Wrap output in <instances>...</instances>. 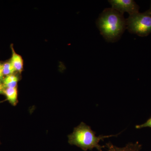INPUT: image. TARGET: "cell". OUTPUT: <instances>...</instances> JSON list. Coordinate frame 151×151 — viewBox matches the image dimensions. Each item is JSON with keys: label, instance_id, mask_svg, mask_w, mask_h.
Wrapping results in <instances>:
<instances>
[{"label": "cell", "instance_id": "8fae6325", "mask_svg": "<svg viewBox=\"0 0 151 151\" xmlns=\"http://www.w3.org/2000/svg\"><path fill=\"white\" fill-rule=\"evenodd\" d=\"M4 78L3 72V64H0V84H3Z\"/></svg>", "mask_w": 151, "mask_h": 151}, {"label": "cell", "instance_id": "4fadbf2b", "mask_svg": "<svg viewBox=\"0 0 151 151\" xmlns=\"http://www.w3.org/2000/svg\"><path fill=\"white\" fill-rule=\"evenodd\" d=\"M5 101V100H4V101H1V102H0V103H3V102H4Z\"/></svg>", "mask_w": 151, "mask_h": 151}, {"label": "cell", "instance_id": "ba28073f", "mask_svg": "<svg viewBox=\"0 0 151 151\" xmlns=\"http://www.w3.org/2000/svg\"><path fill=\"white\" fill-rule=\"evenodd\" d=\"M19 78L16 75H12L6 76L3 80V84L5 88L17 87Z\"/></svg>", "mask_w": 151, "mask_h": 151}, {"label": "cell", "instance_id": "9c48e42d", "mask_svg": "<svg viewBox=\"0 0 151 151\" xmlns=\"http://www.w3.org/2000/svg\"><path fill=\"white\" fill-rule=\"evenodd\" d=\"M16 70L13 65L9 62H6L3 64V72L4 76L12 75L15 72Z\"/></svg>", "mask_w": 151, "mask_h": 151}, {"label": "cell", "instance_id": "7c38bea8", "mask_svg": "<svg viewBox=\"0 0 151 151\" xmlns=\"http://www.w3.org/2000/svg\"><path fill=\"white\" fill-rule=\"evenodd\" d=\"M5 88L3 84H0V94H4Z\"/></svg>", "mask_w": 151, "mask_h": 151}, {"label": "cell", "instance_id": "7a4b0ae2", "mask_svg": "<svg viewBox=\"0 0 151 151\" xmlns=\"http://www.w3.org/2000/svg\"><path fill=\"white\" fill-rule=\"evenodd\" d=\"M95 134V132L90 127L81 122L74 128L73 132L68 135V142L70 145L77 146L84 151L92 150L94 148L97 149L99 151H102L103 148H105V146L100 145V141H103L106 138L117 137L120 133L116 135L98 137L96 136Z\"/></svg>", "mask_w": 151, "mask_h": 151}, {"label": "cell", "instance_id": "8992f818", "mask_svg": "<svg viewBox=\"0 0 151 151\" xmlns=\"http://www.w3.org/2000/svg\"><path fill=\"white\" fill-rule=\"evenodd\" d=\"M12 50V56L10 62L13 65L16 71L22 72L23 68V60L22 56L18 54L14 50L13 47H11Z\"/></svg>", "mask_w": 151, "mask_h": 151}, {"label": "cell", "instance_id": "30bf717a", "mask_svg": "<svg viewBox=\"0 0 151 151\" xmlns=\"http://www.w3.org/2000/svg\"><path fill=\"white\" fill-rule=\"evenodd\" d=\"M147 127L151 128V117L144 124L137 125L136 126V128L137 129H141Z\"/></svg>", "mask_w": 151, "mask_h": 151}, {"label": "cell", "instance_id": "5b68a950", "mask_svg": "<svg viewBox=\"0 0 151 151\" xmlns=\"http://www.w3.org/2000/svg\"><path fill=\"white\" fill-rule=\"evenodd\" d=\"M105 147L107 148V150L104 151H140L142 148V145L137 142L135 143H129L125 147H119L109 142L106 143Z\"/></svg>", "mask_w": 151, "mask_h": 151}, {"label": "cell", "instance_id": "9a60e30c", "mask_svg": "<svg viewBox=\"0 0 151 151\" xmlns=\"http://www.w3.org/2000/svg\"><path fill=\"white\" fill-rule=\"evenodd\" d=\"M1 142H0V145H1Z\"/></svg>", "mask_w": 151, "mask_h": 151}, {"label": "cell", "instance_id": "277c9868", "mask_svg": "<svg viewBox=\"0 0 151 151\" xmlns=\"http://www.w3.org/2000/svg\"><path fill=\"white\" fill-rule=\"evenodd\" d=\"M109 3L114 9L124 14L127 12L129 15L139 13V7L133 0H109Z\"/></svg>", "mask_w": 151, "mask_h": 151}, {"label": "cell", "instance_id": "52a82bcc", "mask_svg": "<svg viewBox=\"0 0 151 151\" xmlns=\"http://www.w3.org/2000/svg\"><path fill=\"white\" fill-rule=\"evenodd\" d=\"M4 94L5 95L7 100L11 105L15 106L18 103V91L17 87L6 88L4 90Z\"/></svg>", "mask_w": 151, "mask_h": 151}, {"label": "cell", "instance_id": "5bb4252c", "mask_svg": "<svg viewBox=\"0 0 151 151\" xmlns=\"http://www.w3.org/2000/svg\"><path fill=\"white\" fill-rule=\"evenodd\" d=\"M151 11V4H150V8L149 9Z\"/></svg>", "mask_w": 151, "mask_h": 151}, {"label": "cell", "instance_id": "3957f363", "mask_svg": "<svg viewBox=\"0 0 151 151\" xmlns=\"http://www.w3.org/2000/svg\"><path fill=\"white\" fill-rule=\"evenodd\" d=\"M127 29L131 33L140 37L151 34V11L129 15L126 19Z\"/></svg>", "mask_w": 151, "mask_h": 151}, {"label": "cell", "instance_id": "6da1fadb", "mask_svg": "<svg viewBox=\"0 0 151 151\" xmlns=\"http://www.w3.org/2000/svg\"><path fill=\"white\" fill-rule=\"evenodd\" d=\"M96 25L101 35L108 42L118 41L127 29L124 14L112 8L105 9L100 14Z\"/></svg>", "mask_w": 151, "mask_h": 151}]
</instances>
